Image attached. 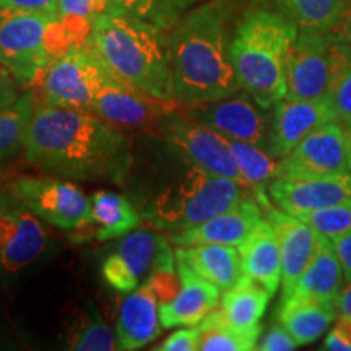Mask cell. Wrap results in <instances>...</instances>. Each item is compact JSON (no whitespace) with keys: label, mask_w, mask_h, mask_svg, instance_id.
Masks as SVG:
<instances>
[{"label":"cell","mask_w":351,"mask_h":351,"mask_svg":"<svg viewBox=\"0 0 351 351\" xmlns=\"http://www.w3.org/2000/svg\"><path fill=\"white\" fill-rule=\"evenodd\" d=\"M25 158L46 173L122 182L132 165L130 140L85 109L36 103L25 138Z\"/></svg>","instance_id":"cell-1"},{"label":"cell","mask_w":351,"mask_h":351,"mask_svg":"<svg viewBox=\"0 0 351 351\" xmlns=\"http://www.w3.org/2000/svg\"><path fill=\"white\" fill-rule=\"evenodd\" d=\"M174 98L192 108L241 90L231 57L226 15L213 3L194 7L169 29Z\"/></svg>","instance_id":"cell-2"},{"label":"cell","mask_w":351,"mask_h":351,"mask_svg":"<svg viewBox=\"0 0 351 351\" xmlns=\"http://www.w3.org/2000/svg\"><path fill=\"white\" fill-rule=\"evenodd\" d=\"M166 33L124 13L104 12L95 20L86 43L112 75L158 99L178 103Z\"/></svg>","instance_id":"cell-3"},{"label":"cell","mask_w":351,"mask_h":351,"mask_svg":"<svg viewBox=\"0 0 351 351\" xmlns=\"http://www.w3.org/2000/svg\"><path fill=\"white\" fill-rule=\"evenodd\" d=\"M298 26L283 13L254 10L231 39V57L241 90L271 109L287 96V60Z\"/></svg>","instance_id":"cell-4"},{"label":"cell","mask_w":351,"mask_h":351,"mask_svg":"<svg viewBox=\"0 0 351 351\" xmlns=\"http://www.w3.org/2000/svg\"><path fill=\"white\" fill-rule=\"evenodd\" d=\"M247 192L251 189L234 179L191 165L181 181L156 197L145 217L156 228L171 232L191 230L236 207Z\"/></svg>","instance_id":"cell-5"},{"label":"cell","mask_w":351,"mask_h":351,"mask_svg":"<svg viewBox=\"0 0 351 351\" xmlns=\"http://www.w3.org/2000/svg\"><path fill=\"white\" fill-rule=\"evenodd\" d=\"M109 70L85 44L51 57L29 83L36 103L90 111Z\"/></svg>","instance_id":"cell-6"},{"label":"cell","mask_w":351,"mask_h":351,"mask_svg":"<svg viewBox=\"0 0 351 351\" xmlns=\"http://www.w3.org/2000/svg\"><path fill=\"white\" fill-rule=\"evenodd\" d=\"M54 21L38 12L0 10V62L23 86H29L52 57L49 34Z\"/></svg>","instance_id":"cell-7"},{"label":"cell","mask_w":351,"mask_h":351,"mask_svg":"<svg viewBox=\"0 0 351 351\" xmlns=\"http://www.w3.org/2000/svg\"><path fill=\"white\" fill-rule=\"evenodd\" d=\"M12 197L38 218L64 231H75L90 217L91 200L75 184L52 178H20L12 184Z\"/></svg>","instance_id":"cell-8"},{"label":"cell","mask_w":351,"mask_h":351,"mask_svg":"<svg viewBox=\"0 0 351 351\" xmlns=\"http://www.w3.org/2000/svg\"><path fill=\"white\" fill-rule=\"evenodd\" d=\"M189 116L223 137L247 142L269 152L271 116L251 95L239 90L226 98L187 108Z\"/></svg>","instance_id":"cell-9"},{"label":"cell","mask_w":351,"mask_h":351,"mask_svg":"<svg viewBox=\"0 0 351 351\" xmlns=\"http://www.w3.org/2000/svg\"><path fill=\"white\" fill-rule=\"evenodd\" d=\"M161 124L166 140L189 163L213 174L234 179L247 187L226 137L192 119L191 116H176L174 112L165 117Z\"/></svg>","instance_id":"cell-10"},{"label":"cell","mask_w":351,"mask_h":351,"mask_svg":"<svg viewBox=\"0 0 351 351\" xmlns=\"http://www.w3.org/2000/svg\"><path fill=\"white\" fill-rule=\"evenodd\" d=\"M176 261L168 241L148 230H134L122 236L111 256L103 262L104 282L119 293L138 288L163 263Z\"/></svg>","instance_id":"cell-11"},{"label":"cell","mask_w":351,"mask_h":351,"mask_svg":"<svg viewBox=\"0 0 351 351\" xmlns=\"http://www.w3.org/2000/svg\"><path fill=\"white\" fill-rule=\"evenodd\" d=\"M345 134L340 121L328 122L278 160L275 179H314L348 173Z\"/></svg>","instance_id":"cell-12"},{"label":"cell","mask_w":351,"mask_h":351,"mask_svg":"<svg viewBox=\"0 0 351 351\" xmlns=\"http://www.w3.org/2000/svg\"><path fill=\"white\" fill-rule=\"evenodd\" d=\"M330 34L298 29L287 60V96L317 99L330 90Z\"/></svg>","instance_id":"cell-13"},{"label":"cell","mask_w":351,"mask_h":351,"mask_svg":"<svg viewBox=\"0 0 351 351\" xmlns=\"http://www.w3.org/2000/svg\"><path fill=\"white\" fill-rule=\"evenodd\" d=\"M179 108L178 103L158 99L109 72L95 96L90 112L112 124L140 127L161 122Z\"/></svg>","instance_id":"cell-14"},{"label":"cell","mask_w":351,"mask_h":351,"mask_svg":"<svg viewBox=\"0 0 351 351\" xmlns=\"http://www.w3.org/2000/svg\"><path fill=\"white\" fill-rule=\"evenodd\" d=\"M47 234L39 218L21 202L5 200L0 207V269L16 274L41 257Z\"/></svg>","instance_id":"cell-15"},{"label":"cell","mask_w":351,"mask_h":351,"mask_svg":"<svg viewBox=\"0 0 351 351\" xmlns=\"http://www.w3.org/2000/svg\"><path fill=\"white\" fill-rule=\"evenodd\" d=\"M333 121H339V116L328 96L317 99H280L271 114L269 153L275 160H282L307 135Z\"/></svg>","instance_id":"cell-16"},{"label":"cell","mask_w":351,"mask_h":351,"mask_svg":"<svg viewBox=\"0 0 351 351\" xmlns=\"http://www.w3.org/2000/svg\"><path fill=\"white\" fill-rule=\"evenodd\" d=\"M271 204L293 217L351 200V171L314 179H274L269 184Z\"/></svg>","instance_id":"cell-17"},{"label":"cell","mask_w":351,"mask_h":351,"mask_svg":"<svg viewBox=\"0 0 351 351\" xmlns=\"http://www.w3.org/2000/svg\"><path fill=\"white\" fill-rule=\"evenodd\" d=\"M262 210L278 239L282 256V298H285L317 251L319 234L301 218L283 212L274 204Z\"/></svg>","instance_id":"cell-18"},{"label":"cell","mask_w":351,"mask_h":351,"mask_svg":"<svg viewBox=\"0 0 351 351\" xmlns=\"http://www.w3.org/2000/svg\"><path fill=\"white\" fill-rule=\"evenodd\" d=\"M263 218V210L256 199L245 197L236 207L200 223L191 230L171 232L169 241L176 245L194 244H228L238 245L254 226Z\"/></svg>","instance_id":"cell-19"},{"label":"cell","mask_w":351,"mask_h":351,"mask_svg":"<svg viewBox=\"0 0 351 351\" xmlns=\"http://www.w3.org/2000/svg\"><path fill=\"white\" fill-rule=\"evenodd\" d=\"M181 287L176 296L160 306V319L163 328L179 326H197L219 302V289L208 280L202 278L186 263L176 261Z\"/></svg>","instance_id":"cell-20"},{"label":"cell","mask_w":351,"mask_h":351,"mask_svg":"<svg viewBox=\"0 0 351 351\" xmlns=\"http://www.w3.org/2000/svg\"><path fill=\"white\" fill-rule=\"evenodd\" d=\"M160 300L145 280L122 301L116 324L117 348L132 351L143 348L163 330L160 319Z\"/></svg>","instance_id":"cell-21"},{"label":"cell","mask_w":351,"mask_h":351,"mask_svg":"<svg viewBox=\"0 0 351 351\" xmlns=\"http://www.w3.org/2000/svg\"><path fill=\"white\" fill-rule=\"evenodd\" d=\"M243 275L261 283L274 295L282 283V256L274 226L267 218L254 226L238 245Z\"/></svg>","instance_id":"cell-22"},{"label":"cell","mask_w":351,"mask_h":351,"mask_svg":"<svg viewBox=\"0 0 351 351\" xmlns=\"http://www.w3.org/2000/svg\"><path fill=\"white\" fill-rule=\"evenodd\" d=\"M90 200V217L83 226L75 230L82 232L75 239H116L129 234L142 225V215L125 195L99 191Z\"/></svg>","instance_id":"cell-23"},{"label":"cell","mask_w":351,"mask_h":351,"mask_svg":"<svg viewBox=\"0 0 351 351\" xmlns=\"http://www.w3.org/2000/svg\"><path fill=\"white\" fill-rule=\"evenodd\" d=\"M343 283V270L330 241L320 238L317 251L309 265L300 275L291 291L282 298L287 301H319L335 302Z\"/></svg>","instance_id":"cell-24"},{"label":"cell","mask_w":351,"mask_h":351,"mask_svg":"<svg viewBox=\"0 0 351 351\" xmlns=\"http://www.w3.org/2000/svg\"><path fill=\"white\" fill-rule=\"evenodd\" d=\"M176 261L186 263L202 278L226 291L243 276L241 257L236 245L194 244L179 245L174 251Z\"/></svg>","instance_id":"cell-25"},{"label":"cell","mask_w":351,"mask_h":351,"mask_svg":"<svg viewBox=\"0 0 351 351\" xmlns=\"http://www.w3.org/2000/svg\"><path fill=\"white\" fill-rule=\"evenodd\" d=\"M265 287L243 275L228 288L221 300V314L232 327L245 333H261V319L265 314L270 298Z\"/></svg>","instance_id":"cell-26"},{"label":"cell","mask_w":351,"mask_h":351,"mask_svg":"<svg viewBox=\"0 0 351 351\" xmlns=\"http://www.w3.org/2000/svg\"><path fill=\"white\" fill-rule=\"evenodd\" d=\"M335 315V302L287 301L280 302L278 324H282L301 346L317 340Z\"/></svg>","instance_id":"cell-27"},{"label":"cell","mask_w":351,"mask_h":351,"mask_svg":"<svg viewBox=\"0 0 351 351\" xmlns=\"http://www.w3.org/2000/svg\"><path fill=\"white\" fill-rule=\"evenodd\" d=\"M230 140V147L234 155L236 165L244 182L251 189L261 207H267L271 204L269 197V184L275 179L278 160H275L269 152L257 145L239 142V140Z\"/></svg>","instance_id":"cell-28"},{"label":"cell","mask_w":351,"mask_h":351,"mask_svg":"<svg viewBox=\"0 0 351 351\" xmlns=\"http://www.w3.org/2000/svg\"><path fill=\"white\" fill-rule=\"evenodd\" d=\"M202 0H108V10L124 13L169 32Z\"/></svg>","instance_id":"cell-29"},{"label":"cell","mask_w":351,"mask_h":351,"mask_svg":"<svg viewBox=\"0 0 351 351\" xmlns=\"http://www.w3.org/2000/svg\"><path fill=\"white\" fill-rule=\"evenodd\" d=\"M59 5V32L65 51L85 44L91 26L108 10V0H57Z\"/></svg>","instance_id":"cell-30"},{"label":"cell","mask_w":351,"mask_h":351,"mask_svg":"<svg viewBox=\"0 0 351 351\" xmlns=\"http://www.w3.org/2000/svg\"><path fill=\"white\" fill-rule=\"evenodd\" d=\"M348 0H276L280 10L302 32L330 33Z\"/></svg>","instance_id":"cell-31"},{"label":"cell","mask_w":351,"mask_h":351,"mask_svg":"<svg viewBox=\"0 0 351 351\" xmlns=\"http://www.w3.org/2000/svg\"><path fill=\"white\" fill-rule=\"evenodd\" d=\"M69 350L111 351L117 348V337L104 322L93 304L86 306L70 324L67 332Z\"/></svg>","instance_id":"cell-32"},{"label":"cell","mask_w":351,"mask_h":351,"mask_svg":"<svg viewBox=\"0 0 351 351\" xmlns=\"http://www.w3.org/2000/svg\"><path fill=\"white\" fill-rule=\"evenodd\" d=\"M200 330V351H251L257 350L261 333H245L232 327L223 317L221 311L215 309L202 322L197 324Z\"/></svg>","instance_id":"cell-33"},{"label":"cell","mask_w":351,"mask_h":351,"mask_svg":"<svg viewBox=\"0 0 351 351\" xmlns=\"http://www.w3.org/2000/svg\"><path fill=\"white\" fill-rule=\"evenodd\" d=\"M36 106L33 93L21 95L5 108H0V163L25 147L26 130Z\"/></svg>","instance_id":"cell-34"},{"label":"cell","mask_w":351,"mask_h":351,"mask_svg":"<svg viewBox=\"0 0 351 351\" xmlns=\"http://www.w3.org/2000/svg\"><path fill=\"white\" fill-rule=\"evenodd\" d=\"M330 34V33H328ZM330 90L332 99L339 121L351 119V46L341 43L330 34Z\"/></svg>","instance_id":"cell-35"},{"label":"cell","mask_w":351,"mask_h":351,"mask_svg":"<svg viewBox=\"0 0 351 351\" xmlns=\"http://www.w3.org/2000/svg\"><path fill=\"white\" fill-rule=\"evenodd\" d=\"M298 218H301L302 221L313 228L320 238L333 243L341 236L351 232V200L314 210V212Z\"/></svg>","instance_id":"cell-36"},{"label":"cell","mask_w":351,"mask_h":351,"mask_svg":"<svg viewBox=\"0 0 351 351\" xmlns=\"http://www.w3.org/2000/svg\"><path fill=\"white\" fill-rule=\"evenodd\" d=\"M200 330L199 326H186V328H178L166 339L158 351H195L199 350Z\"/></svg>","instance_id":"cell-37"},{"label":"cell","mask_w":351,"mask_h":351,"mask_svg":"<svg viewBox=\"0 0 351 351\" xmlns=\"http://www.w3.org/2000/svg\"><path fill=\"white\" fill-rule=\"evenodd\" d=\"M296 340L293 339L291 333L285 328L282 324L274 326L269 332L263 335V339L257 343V350L261 351H289L298 348Z\"/></svg>","instance_id":"cell-38"},{"label":"cell","mask_w":351,"mask_h":351,"mask_svg":"<svg viewBox=\"0 0 351 351\" xmlns=\"http://www.w3.org/2000/svg\"><path fill=\"white\" fill-rule=\"evenodd\" d=\"M324 350L351 351V315H340L324 341Z\"/></svg>","instance_id":"cell-39"},{"label":"cell","mask_w":351,"mask_h":351,"mask_svg":"<svg viewBox=\"0 0 351 351\" xmlns=\"http://www.w3.org/2000/svg\"><path fill=\"white\" fill-rule=\"evenodd\" d=\"M2 8L38 12L49 16L52 20H59V5H57V0H0V10Z\"/></svg>","instance_id":"cell-40"},{"label":"cell","mask_w":351,"mask_h":351,"mask_svg":"<svg viewBox=\"0 0 351 351\" xmlns=\"http://www.w3.org/2000/svg\"><path fill=\"white\" fill-rule=\"evenodd\" d=\"M20 98L19 80L0 62V108H5Z\"/></svg>","instance_id":"cell-41"},{"label":"cell","mask_w":351,"mask_h":351,"mask_svg":"<svg viewBox=\"0 0 351 351\" xmlns=\"http://www.w3.org/2000/svg\"><path fill=\"white\" fill-rule=\"evenodd\" d=\"M335 249L337 257H339L341 270H343V282L345 285L351 282V232L341 236L332 243Z\"/></svg>","instance_id":"cell-42"},{"label":"cell","mask_w":351,"mask_h":351,"mask_svg":"<svg viewBox=\"0 0 351 351\" xmlns=\"http://www.w3.org/2000/svg\"><path fill=\"white\" fill-rule=\"evenodd\" d=\"M330 34L337 39H340L341 43L351 46V0L346 2L343 12H341L339 21L332 28Z\"/></svg>","instance_id":"cell-43"},{"label":"cell","mask_w":351,"mask_h":351,"mask_svg":"<svg viewBox=\"0 0 351 351\" xmlns=\"http://www.w3.org/2000/svg\"><path fill=\"white\" fill-rule=\"evenodd\" d=\"M335 307L340 315H351V282L340 289L335 300Z\"/></svg>","instance_id":"cell-44"},{"label":"cell","mask_w":351,"mask_h":351,"mask_svg":"<svg viewBox=\"0 0 351 351\" xmlns=\"http://www.w3.org/2000/svg\"><path fill=\"white\" fill-rule=\"evenodd\" d=\"M340 124H341V127H343L346 160H348V168L351 171V119L350 121H340Z\"/></svg>","instance_id":"cell-45"},{"label":"cell","mask_w":351,"mask_h":351,"mask_svg":"<svg viewBox=\"0 0 351 351\" xmlns=\"http://www.w3.org/2000/svg\"><path fill=\"white\" fill-rule=\"evenodd\" d=\"M5 200H7V195L0 194V207H2V205H3V204H5Z\"/></svg>","instance_id":"cell-46"}]
</instances>
